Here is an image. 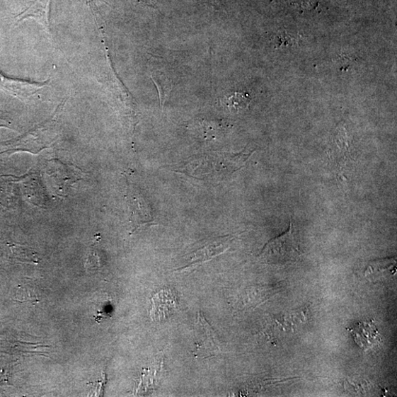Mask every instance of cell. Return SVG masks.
I'll list each match as a JSON object with an SVG mask.
<instances>
[{
    "mask_svg": "<svg viewBox=\"0 0 397 397\" xmlns=\"http://www.w3.org/2000/svg\"><path fill=\"white\" fill-rule=\"evenodd\" d=\"M55 120L38 126L25 135L16 139L0 142L2 149L1 154H10L18 151H27V152L37 154L43 149L50 146L56 139Z\"/></svg>",
    "mask_w": 397,
    "mask_h": 397,
    "instance_id": "obj_1",
    "label": "cell"
},
{
    "mask_svg": "<svg viewBox=\"0 0 397 397\" xmlns=\"http://www.w3.org/2000/svg\"><path fill=\"white\" fill-rule=\"evenodd\" d=\"M0 88L22 100L31 97L39 89L27 82L6 78L1 73H0Z\"/></svg>",
    "mask_w": 397,
    "mask_h": 397,
    "instance_id": "obj_6",
    "label": "cell"
},
{
    "mask_svg": "<svg viewBox=\"0 0 397 397\" xmlns=\"http://www.w3.org/2000/svg\"><path fill=\"white\" fill-rule=\"evenodd\" d=\"M50 3V0H34L27 9L16 16L18 22L33 16L40 18L42 21H45L47 23L48 21V7Z\"/></svg>",
    "mask_w": 397,
    "mask_h": 397,
    "instance_id": "obj_7",
    "label": "cell"
},
{
    "mask_svg": "<svg viewBox=\"0 0 397 397\" xmlns=\"http://www.w3.org/2000/svg\"><path fill=\"white\" fill-rule=\"evenodd\" d=\"M129 203L132 212V217L134 218V221L137 220L139 224V221L145 223V221H151V217L146 210L145 201L141 196L134 194L131 195Z\"/></svg>",
    "mask_w": 397,
    "mask_h": 397,
    "instance_id": "obj_8",
    "label": "cell"
},
{
    "mask_svg": "<svg viewBox=\"0 0 397 397\" xmlns=\"http://www.w3.org/2000/svg\"><path fill=\"white\" fill-rule=\"evenodd\" d=\"M349 331L358 346L366 351L381 341L380 334L371 321L358 323Z\"/></svg>",
    "mask_w": 397,
    "mask_h": 397,
    "instance_id": "obj_5",
    "label": "cell"
},
{
    "mask_svg": "<svg viewBox=\"0 0 397 397\" xmlns=\"http://www.w3.org/2000/svg\"><path fill=\"white\" fill-rule=\"evenodd\" d=\"M177 307V297L170 290H162L153 298L151 318L154 321L163 320L171 316Z\"/></svg>",
    "mask_w": 397,
    "mask_h": 397,
    "instance_id": "obj_4",
    "label": "cell"
},
{
    "mask_svg": "<svg viewBox=\"0 0 397 397\" xmlns=\"http://www.w3.org/2000/svg\"><path fill=\"white\" fill-rule=\"evenodd\" d=\"M251 99L243 93H234L232 96L222 100V104L233 112H240L247 109L251 103Z\"/></svg>",
    "mask_w": 397,
    "mask_h": 397,
    "instance_id": "obj_9",
    "label": "cell"
},
{
    "mask_svg": "<svg viewBox=\"0 0 397 397\" xmlns=\"http://www.w3.org/2000/svg\"><path fill=\"white\" fill-rule=\"evenodd\" d=\"M301 255L294 226L291 220L289 229L265 245L259 258L265 263L282 266L297 262L300 259Z\"/></svg>",
    "mask_w": 397,
    "mask_h": 397,
    "instance_id": "obj_2",
    "label": "cell"
},
{
    "mask_svg": "<svg viewBox=\"0 0 397 397\" xmlns=\"http://www.w3.org/2000/svg\"><path fill=\"white\" fill-rule=\"evenodd\" d=\"M197 331V354L199 357H207L217 354L219 350L217 340L212 328L200 318Z\"/></svg>",
    "mask_w": 397,
    "mask_h": 397,
    "instance_id": "obj_3",
    "label": "cell"
},
{
    "mask_svg": "<svg viewBox=\"0 0 397 397\" xmlns=\"http://www.w3.org/2000/svg\"><path fill=\"white\" fill-rule=\"evenodd\" d=\"M11 122L0 117V127H11Z\"/></svg>",
    "mask_w": 397,
    "mask_h": 397,
    "instance_id": "obj_10",
    "label": "cell"
}]
</instances>
